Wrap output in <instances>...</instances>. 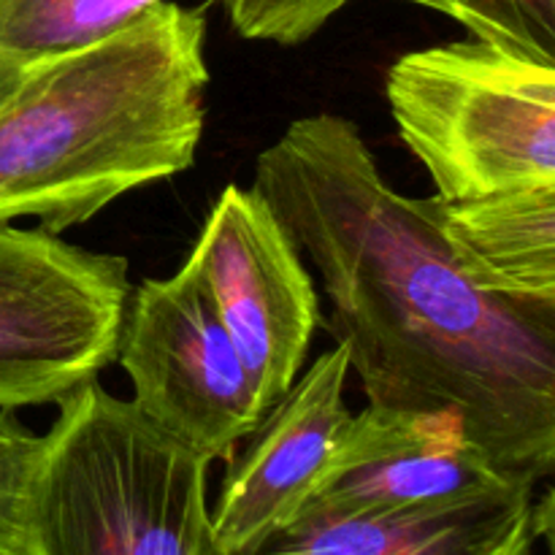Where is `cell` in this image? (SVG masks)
<instances>
[{"label": "cell", "instance_id": "cell-9", "mask_svg": "<svg viewBox=\"0 0 555 555\" xmlns=\"http://www.w3.org/2000/svg\"><path fill=\"white\" fill-rule=\"evenodd\" d=\"M448 412L369 404L352 415L328 480L312 502L341 509H410L518 491Z\"/></svg>", "mask_w": 555, "mask_h": 555}, {"label": "cell", "instance_id": "cell-10", "mask_svg": "<svg viewBox=\"0 0 555 555\" xmlns=\"http://www.w3.org/2000/svg\"><path fill=\"white\" fill-rule=\"evenodd\" d=\"M551 526V493L537 499V488L410 509L309 502L291 524L233 555H531Z\"/></svg>", "mask_w": 555, "mask_h": 555}, {"label": "cell", "instance_id": "cell-7", "mask_svg": "<svg viewBox=\"0 0 555 555\" xmlns=\"http://www.w3.org/2000/svg\"><path fill=\"white\" fill-rule=\"evenodd\" d=\"M242 352L263 412L296 383L320 325L318 287L269 201L231 182L184 260Z\"/></svg>", "mask_w": 555, "mask_h": 555}, {"label": "cell", "instance_id": "cell-2", "mask_svg": "<svg viewBox=\"0 0 555 555\" xmlns=\"http://www.w3.org/2000/svg\"><path fill=\"white\" fill-rule=\"evenodd\" d=\"M201 11L160 0L74 52L38 57L0 106V225L63 233L193 168L209 65Z\"/></svg>", "mask_w": 555, "mask_h": 555}, {"label": "cell", "instance_id": "cell-4", "mask_svg": "<svg viewBox=\"0 0 555 555\" xmlns=\"http://www.w3.org/2000/svg\"><path fill=\"white\" fill-rule=\"evenodd\" d=\"M385 95L439 198L555 184V65L453 41L401 54Z\"/></svg>", "mask_w": 555, "mask_h": 555}, {"label": "cell", "instance_id": "cell-8", "mask_svg": "<svg viewBox=\"0 0 555 555\" xmlns=\"http://www.w3.org/2000/svg\"><path fill=\"white\" fill-rule=\"evenodd\" d=\"M347 377L350 350L336 341L263 412L244 450L231 455L211 507L222 555L255 547L318 496L352 421Z\"/></svg>", "mask_w": 555, "mask_h": 555}, {"label": "cell", "instance_id": "cell-14", "mask_svg": "<svg viewBox=\"0 0 555 555\" xmlns=\"http://www.w3.org/2000/svg\"><path fill=\"white\" fill-rule=\"evenodd\" d=\"M43 437L0 410V555H25Z\"/></svg>", "mask_w": 555, "mask_h": 555}, {"label": "cell", "instance_id": "cell-1", "mask_svg": "<svg viewBox=\"0 0 555 555\" xmlns=\"http://www.w3.org/2000/svg\"><path fill=\"white\" fill-rule=\"evenodd\" d=\"M253 188L318 269L369 404L455 415L520 486L553 475L555 309L472 285L339 114L293 119Z\"/></svg>", "mask_w": 555, "mask_h": 555}, {"label": "cell", "instance_id": "cell-15", "mask_svg": "<svg viewBox=\"0 0 555 555\" xmlns=\"http://www.w3.org/2000/svg\"><path fill=\"white\" fill-rule=\"evenodd\" d=\"M347 3L352 0H222L238 36L282 47L309 41Z\"/></svg>", "mask_w": 555, "mask_h": 555}, {"label": "cell", "instance_id": "cell-11", "mask_svg": "<svg viewBox=\"0 0 555 555\" xmlns=\"http://www.w3.org/2000/svg\"><path fill=\"white\" fill-rule=\"evenodd\" d=\"M461 274L491 296L555 309V184L421 198Z\"/></svg>", "mask_w": 555, "mask_h": 555}, {"label": "cell", "instance_id": "cell-12", "mask_svg": "<svg viewBox=\"0 0 555 555\" xmlns=\"http://www.w3.org/2000/svg\"><path fill=\"white\" fill-rule=\"evenodd\" d=\"M160 0H0V47L27 60L95 43Z\"/></svg>", "mask_w": 555, "mask_h": 555}, {"label": "cell", "instance_id": "cell-13", "mask_svg": "<svg viewBox=\"0 0 555 555\" xmlns=\"http://www.w3.org/2000/svg\"><path fill=\"white\" fill-rule=\"evenodd\" d=\"M464 25L477 41L555 65V0H406Z\"/></svg>", "mask_w": 555, "mask_h": 555}, {"label": "cell", "instance_id": "cell-3", "mask_svg": "<svg viewBox=\"0 0 555 555\" xmlns=\"http://www.w3.org/2000/svg\"><path fill=\"white\" fill-rule=\"evenodd\" d=\"M43 434L25 555H222L209 461L92 383Z\"/></svg>", "mask_w": 555, "mask_h": 555}, {"label": "cell", "instance_id": "cell-16", "mask_svg": "<svg viewBox=\"0 0 555 555\" xmlns=\"http://www.w3.org/2000/svg\"><path fill=\"white\" fill-rule=\"evenodd\" d=\"M33 63H36V60H27L22 57V54H14L9 52V49L0 47V106H3V103L9 101L11 92L22 85V79H25V74L30 70Z\"/></svg>", "mask_w": 555, "mask_h": 555}, {"label": "cell", "instance_id": "cell-6", "mask_svg": "<svg viewBox=\"0 0 555 555\" xmlns=\"http://www.w3.org/2000/svg\"><path fill=\"white\" fill-rule=\"evenodd\" d=\"M114 361L141 415L209 464L231 459L263 417L253 374L188 263L130 287Z\"/></svg>", "mask_w": 555, "mask_h": 555}, {"label": "cell", "instance_id": "cell-5", "mask_svg": "<svg viewBox=\"0 0 555 555\" xmlns=\"http://www.w3.org/2000/svg\"><path fill=\"white\" fill-rule=\"evenodd\" d=\"M128 258L0 225V410L60 404L117 356Z\"/></svg>", "mask_w": 555, "mask_h": 555}]
</instances>
